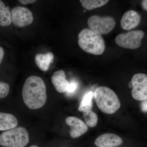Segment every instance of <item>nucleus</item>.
Wrapping results in <instances>:
<instances>
[{
    "instance_id": "nucleus-1",
    "label": "nucleus",
    "mask_w": 147,
    "mask_h": 147,
    "mask_svg": "<svg viewBox=\"0 0 147 147\" xmlns=\"http://www.w3.org/2000/svg\"><path fill=\"white\" fill-rule=\"evenodd\" d=\"M24 103L32 110L42 108L47 99L46 87L42 78L38 76H29L24 83L22 89Z\"/></svg>"
},
{
    "instance_id": "nucleus-2",
    "label": "nucleus",
    "mask_w": 147,
    "mask_h": 147,
    "mask_svg": "<svg viewBox=\"0 0 147 147\" xmlns=\"http://www.w3.org/2000/svg\"><path fill=\"white\" fill-rule=\"evenodd\" d=\"M98 107L102 112L111 115L119 109L121 102L115 92L105 86L98 87L94 93Z\"/></svg>"
},
{
    "instance_id": "nucleus-3",
    "label": "nucleus",
    "mask_w": 147,
    "mask_h": 147,
    "mask_svg": "<svg viewBox=\"0 0 147 147\" xmlns=\"http://www.w3.org/2000/svg\"><path fill=\"white\" fill-rule=\"evenodd\" d=\"M78 38L79 46L85 52L96 55L104 53L105 49L104 39L100 35L90 29H83L78 35Z\"/></svg>"
},
{
    "instance_id": "nucleus-4",
    "label": "nucleus",
    "mask_w": 147,
    "mask_h": 147,
    "mask_svg": "<svg viewBox=\"0 0 147 147\" xmlns=\"http://www.w3.org/2000/svg\"><path fill=\"white\" fill-rule=\"evenodd\" d=\"M30 142L28 132L22 127L11 129L0 135V145L4 147H26Z\"/></svg>"
},
{
    "instance_id": "nucleus-5",
    "label": "nucleus",
    "mask_w": 147,
    "mask_h": 147,
    "mask_svg": "<svg viewBox=\"0 0 147 147\" xmlns=\"http://www.w3.org/2000/svg\"><path fill=\"white\" fill-rule=\"evenodd\" d=\"M88 24L90 29L101 35L112 31L115 26L116 21L112 16L93 15L88 19Z\"/></svg>"
},
{
    "instance_id": "nucleus-6",
    "label": "nucleus",
    "mask_w": 147,
    "mask_h": 147,
    "mask_svg": "<svg viewBox=\"0 0 147 147\" xmlns=\"http://www.w3.org/2000/svg\"><path fill=\"white\" fill-rule=\"evenodd\" d=\"M144 36L143 31H131L118 35L115 38V42L117 45L123 48L135 50L141 46L142 40Z\"/></svg>"
},
{
    "instance_id": "nucleus-7",
    "label": "nucleus",
    "mask_w": 147,
    "mask_h": 147,
    "mask_svg": "<svg viewBox=\"0 0 147 147\" xmlns=\"http://www.w3.org/2000/svg\"><path fill=\"white\" fill-rule=\"evenodd\" d=\"M131 96L134 99L144 101L147 99V75L144 73L134 74L131 81Z\"/></svg>"
},
{
    "instance_id": "nucleus-8",
    "label": "nucleus",
    "mask_w": 147,
    "mask_h": 147,
    "mask_svg": "<svg viewBox=\"0 0 147 147\" xmlns=\"http://www.w3.org/2000/svg\"><path fill=\"white\" fill-rule=\"evenodd\" d=\"M10 12L11 22L16 26H27L33 21L32 13L26 7L17 6L12 8Z\"/></svg>"
},
{
    "instance_id": "nucleus-9",
    "label": "nucleus",
    "mask_w": 147,
    "mask_h": 147,
    "mask_svg": "<svg viewBox=\"0 0 147 147\" xmlns=\"http://www.w3.org/2000/svg\"><path fill=\"white\" fill-rule=\"evenodd\" d=\"M66 123L70 127L69 134L71 138H78L88 131V127L82 120L75 117H69L65 119Z\"/></svg>"
},
{
    "instance_id": "nucleus-10",
    "label": "nucleus",
    "mask_w": 147,
    "mask_h": 147,
    "mask_svg": "<svg viewBox=\"0 0 147 147\" xmlns=\"http://www.w3.org/2000/svg\"><path fill=\"white\" fill-rule=\"evenodd\" d=\"M123 143L121 138L113 133H105L96 138L94 144L98 147H117Z\"/></svg>"
},
{
    "instance_id": "nucleus-11",
    "label": "nucleus",
    "mask_w": 147,
    "mask_h": 147,
    "mask_svg": "<svg viewBox=\"0 0 147 147\" xmlns=\"http://www.w3.org/2000/svg\"><path fill=\"white\" fill-rule=\"evenodd\" d=\"M141 15L137 11L129 10L124 13L121 21V27L125 30H130L139 26L141 22Z\"/></svg>"
},
{
    "instance_id": "nucleus-12",
    "label": "nucleus",
    "mask_w": 147,
    "mask_h": 147,
    "mask_svg": "<svg viewBox=\"0 0 147 147\" xmlns=\"http://www.w3.org/2000/svg\"><path fill=\"white\" fill-rule=\"evenodd\" d=\"M51 81L55 89L60 93L66 92L69 82L66 78L65 73L63 70L56 71L53 74Z\"/></svg>"
},
{
    "instance_id": "nucleus-13",
    "label": "nucleus",
    "mask_w": 147,
    "mask_h": 147,
    "mask_svg": "<svg viewBox=\"0 0 147 147\" xmlns=\"http://www.w3.org/2000/svg\"><path fill=\"white\" fill-rule=\"evenodd\" d=\"M18 124V120L13 115L0 113V131H6L14 128Z\"/></svg>"
},
{
    "instance_id": "nucleus-14",
    "label": "nucleus",
    "mask_w": 147,
    "mask_h": 147,
    "mask_svg": "<svg viewBox=\"0 0 147 147\" xmlns=\"http://www.w3.org/2000/svg\"><path fill=\"white\" fill-rule=\"evenodd\" d=\"M54 56L53 53L49 52L46 54H38L35 57L36 65L42 71H47L51 63L54 61Z\"/></svg>"
},
{
    "instance_id": "nucleus-15",
    "label": "nucleus",
    "mask_w": 147,
    "mask_h": 147,
    "mask_svg": "<svg viewBox=\"0 0 147 147\" xmlns=\"http://www.w3.org/2000/svg\"><path fill=\"white\" fill-rule=\"evenodd\" d=\"M11 23L10 9L6 6L3 1H0V26H8Z\"/></svg>"
},
{
    "instance_id": "nucleus-16",
    "label": "nucleus",
    "mask_w": 147,
    "mask_h": 147,
    "mask_svg": "<svg viewBox=\"0 0 147 147\" xmlns=\"http://www.w3.org/2000/svg\"><path fill=\"white\" fill-rule=\"evenodd\" d=\"M93 96L94 93L91 91L88 92L84 95L79 105V111L84 113L92 110L93 106L92 100Z\"/></svg>"
},
{
    "instance_id": "nucleus-17",
    "label": "nucleus",
    "mask_w": 147,
    "mask_h": 147,
    "mask_svg": "<svg viewBox=\"0 0 147 147\" xmlns=\"http://www.w3.org/2000/svg\"><path fill=\"white\" fill-rule=\"evenodd\" d=\"M82 6L88 10L101 7L109 2L107 0H81Z\"/></svg>"
},
{
    "instance_id": "nucleus-18",
    "label": "nucleus",
    "mask_w": 147,
    "mask_h": 147,
    "mask_svg": "<svg viewBox=\"0 0 147 147\" xmlns=\"http://www.w3.org/2000/svg\"><path fill=\"white\" fill-rule=\"evenodd\" d=\"M84 117L86 124L90 127H94L97 125V115L92 110H90L84 113Z\"/></svg>"
},
{
    "instance_id": "nucleus-19",
    "label": "nucleus",
    "mask_w": 147,
    "mask_h": 147,
    "mask_svg": "<svg viewBox=\"0 0 147 147\" xmlns=\"http://www.w3.org/2000/svg\"><path fill=\"white\" fill-rule=\"evenodd\" d=\"M10 87L5 82H0V99L5 98L9 93Z\"/></svg>"
},
{
    "instance_id": "nucleus-20",
    "label": "nucleus",
    "mask_w": 147,
    "mask_h": 147,
    "mask_svg": "<svg viewBox=\"0 0 147 147\" xmlns=\"http://www.w3.org/2000/svg\"><path fill=\"white\" fill-rule=\"evenodd\" d=\"M79 86V84L76 81H72L70 83H69L68 88H67V91L66 93L68 94H73Z\"/></svg>"
},
{
    "instance_id": "nucleus-21",
    "label": "nucleus",
    "mask_w": 147,
    "mask_h": 147,
    "mask_svg": "<svg viewBox=\"0 0 147 147\" xmlns=\"http://www.w3.org/2000/svg\"><path fill=\"white\" fill-rule=\"evenodd\" d=\"M18 1L24 5L33 3H35L36 1V0H19Z\"/></svg>"
},
{
    "instance_id": "nucleus-22",
    "label": "nucleus",
    "mask_w": 147,
    "mask_h": 147,
    "mask_svg": "<svg viewBox=\"0 0 147 147\" xmlns=\"http://www.w3.org/2000/svg\"><path fill=\"white\" fill-rule=\"evenodd\" d=\"M4 53V50L3 48L0 46V65L3 59Z\"/></svg>"
},
{
    "instance_id": "nucleus-23",
    "label": "nucleus",
    "mask_w": 147,
    "mask_h": 147,
    "mask_svg": "<svg viewBox=\"0 0 147 147\" xmlns=\"http://www.w3.org/2000/svg\"><path fill=\"white\" fill-rule=\"evenodd\" d=\"M142 110L144 112H147V100H144L142 105Z\"/></svg>"
},
{
    "instance_id": "nucleus-24",
    "label": "nucleus",
    "mask_w": 147,
    "mask_h": 147,
    "mask_svg": "<svg viewBox=\"0 0 147 147\" xmlns=\"http://www.w3.org/2000/svg\"><path fill=\"white\" fill-rule=\"evenodd\" d=\"M147 1L146 0H144L142 1V6L143 8L145 9V10H147Z\"/></svg>"
},
{
    "instance_id": "nucleus-25",
    "label": "nucleus",
    "mask_w": 147,
    "mask_h": 147,
    "mask_svg": "<svg viewBox=\"0 0 147 147\" xmlns=\"http://www.w3.org/2000/svg\"><path fill=\"white\" fill-rule=\"evenodd\" d=\"M28 147H39L38 146L36 145H32L31 146H30Z\"/></svg>"
},
{
    "instance_id": "nucleus-26",
    "label": "nucleus",
    "mask_w": 147,
    "mask_h": 147,
    "mask_svg": "<svg viewBox=\"0 0 147 147\" xmlns=\"http://www.w3.org/2000/svg\"></svg>"
}]
</instances>
